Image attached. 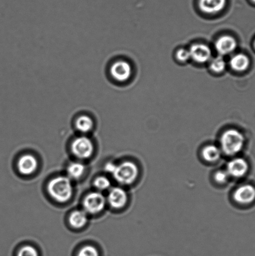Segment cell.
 <instances>
[{
  "label": "cell",
  "instance_id": "obj_13",
  "mask_svg": "<svg viewBox=\"0 0 255 256\" xmlns=\"http://www.w3.org/2000/svg\"><path fill=\"white\" fill-rule=\"evenodd\" d=\"M37 162L32 155H24L21 158L18 162V169L22 174H32L36 170Z\"/></svg>",
  "mask_w": 255,
  "mask_h": 256
},
{
  "label": "cell",
  "instance_id": "obj_6",
  "mask_svg": "<svg viewBox=\"0 0 255 256\" xmlns=\"http://www.w3.org/2000/svg\"><path fill=\"white\" fill-rule=\"evenodd\" d=\"M106 200L100 192H92L87 195L84 200L85 212L90 214H96L101 212L105 206Z\"/></svg>",
  "mask_w": 255,
  "mask_h": 256
},
{
  "label": "cell",
  "instance_id": "obj_7",
  "mask_svg": "<svg viewBox=\"0 0 255 256\" xmlns=\"http://www.w3.org/2000/svg\"><path fill=\"white\" fill-rule=\"evenodd\" d=\"M249 166L246 160L242 158H235L227 164L226 170L230 177L241 178L246 175Z\"/></svg>",
  "mask_w": 255,
  "mask_h": 256
},
{
  "label": "cell",
  "instance_id": "obj_4",
  "mask_svg": "<svg viewBox=\"0 0 255 256\" xmlns=\"http://www.w3.org/2000/svg\"><path fill=\"white\" fill-rule=\"evenodd\" d=\"M71 148L74 155L81 159H86L91 156L94 150L91 140L84 136L76 138L72 142Z\"/></svg>",
  "mask_w": 255,
  "mask_h": 256
},
{
  "label": "cell",
  "instance_id": "obj_23",
  "mask_svg": "<svg viewBox=\"0 0 255 256\" xmlns=\"http://www.w3.org/2000/svg\"><path fill=\"white\" fill-rule=\"evenodd\" d=\"M17 256H38V254L33 247L26 246L21 248Z\"/></svg>",
  "mask_w": 255,
  "mask_h": 256
},
{
  "label": "cell",
  "instance_id": "obj_18",
  "mask_svg": "<svg viewBox=\"0 0 255 256\" xmlns=\"http://www.w3.org/2000/svg\"><path fill=\"white\" fill-rule=\"evenodd\" d=\"M227 66L226 60L222 56H217L210 61L209 67L212 72L216 74H221L226 69Z\"/></svg>",
  "mask_w": 255,
  "mask_h": 256
},
{
  "label": "cell",
  "instance_id": "obj_9",
  "mask_svg": "<svg viewBox=\"0 0 255 256\" xmlns=\"http://www.w3.org/2000/svg\"><path fill=\"white\" fill-rule=\"evenodd\" d=\"M234 198L238 204H251L255 200V188L251 184L242 185L235 192Z\"/></svg>",
  "mask_w": 255,
  "mask_h": 256
},
{
  "label": "cell",
  "instance_id": "obj_2",
  "mask_svg": "<svg viewBox=\"0 0 255 256\" xmlns=\"http://www.w3.org/2000/svg\"><path fill=\"white\" fill-rule=\"evenodd\" d=\"M48 190L53 199L58 202H64L71 198L72 187L68 178L59 176L49 182Z\"/></svg>",
  "mask_w": 255,
  "mask_h": 256
},
{
  "label": "cell",
  "instance_id": "obj_21",
  "mask_svg": "<svg viewBox=\"0 0 255 256\" xmlns=\"http://www.w3.org/2000/svg\"><path fill=\"white\" fill-rule=\"evenodd\" d=\"M111 186V182L107 178L102 176L96 178L94 182V186L99 190H106Z\"/></svg>",
  "mask_w": 255,
  "mask_h": 256
},
{
  "label": "cell",
  "instance_id": "obj_5",
  "mask_svg": "<svg viewBox=\"0 0 255 256\" xmlns=\"http://www.w3.org/2000/svg\"><path fill=\"white\" fill-rule=\"evenodd\" d=\"M110 74L112 78L117 82H126L131 76L132 67L128 62L119 60L112 64L110 68Z\"/></svg>",
  "mask_w": 255,
  "mask_h": 256
},
{
  "label": "cell",
  "instance_id": "obj_8",
  "mask_svg": "<svg viewBox=\"0 0 255 256\" xmlns=\"http://www.w3.org/2000/svg\"><path fill=\"white\" fill-rule=\"evenodd\" d=\"M189 50L191 54V59L193 60L197 64H203L211 61L212 51L207 44H194Z\"/></svg>",
  "mask_w": 255,
  "mask_h": 256
},
{
  "label": "cell",
  "instance_id": "obj_14",
  "mask_svg": "<svg viewBox=\"0 0 255 256\" xmlns=\"http://www.w3.org/2000/svg\"><path fill=\"white\" fill-rule=\"evenodd\" d=\"M230 66L235 71L241 72L248 69L251 64L249 58L243 54H238L232 56L230 60Z\"/></svg>",
  "mask_w": 255,
  "mask_h": 256
},
{
  "label": "cell",
  "instance_id": "obj_22",
  "mask_svg": "<svg viewBox=\"0 0 255 256\" xmlns=\"http://www.w3.org/2000/svg\"><path fill=\"white\" fill-rule=\"evenodd\" d=\"M78 256H99V253L96 248L91 246H87L82 248Z\"/></svg>",
  "mask_w": 255,
  "mask_h": 256
},
{
  "label": "cell",
  "instance_id": "obj_25",
  "mask_svg": "<svg viewBox=\"0 0 255 256\" xmlns=\"http://www.w3.org/2000/svg\"><path fill=\"white\" fill-rule=\"evenodd\" d=\"M116 166L117 165L113 164V163L108 162L105 166V170H106V172L113 174L115 170H116Z\"/></svg>",
  "mask_w": 255,
  "mask_h": 256
},
{
  "label": "cell",
  "instance_id": "obj_10",
  "mask_svg": "<svg viewBox=\"0 0 255 256\" xmlns=\"http://www.w3.org/2000/svg\"><path fill=\"white\" fill-rule=\"evenodd\" d=\"M215 46L217 52L221 56H227L236 50L237 42L233 36L224 35L217 39Z\"/></svg>",
  "mask_w": 255,
  "mask_h": 256
},
{
  "label": "cell",
  "instance_id": "obj_19",
  "mask_svg": "<svg viewBox=\"0 0 255 256\" xmlns=\"http://www.w3.org/2000/svg\"><path fill=\"white\" fill-rule=\"evenodd\" d=\"M84 166L81 163L74 162L69 166L67 173L72 179H78L84 172Z\"/></svg>",
  "mask_w": 255,
  "mask_h": 256
},
{
  "label": "cell",
  "instance_id": "obj_26",
  "mask_svg": "<svg viewBox=\"0 0 255 256\" xmlns=\"http://www.w3.org/2000/svg\"><path fill=\"white\" fill-rule=\"evenodd\" d=\"M252 2H255V0H252Z\"/></svg>",
  "mask_w": 255,
  "mask_h": 256
},
{
  "label": "cell",
  "instance_id": "obj_15",
  "mask_svg": "<svg viewBox=\"0 0 255 256\" xmlns=\"http://www.w3.org/2000/svg\"><path fill=\"white\" fill-rule=\"evenodd\" d=\"M222 152L221 148L215 144H209L202 150V156L206 162H215L221 158Z\"/></svg>",
  "mask_w": 255,
  "mask_h": 256
},
{
  "label": "cell",
  "instance_id": "obj_16",
  "mask_svg": "<svg viewBox=\"0 0 255 256\" xmlns=\"http://www.w3.org/2000/svg\"><path fill=\"white\" fill-rule=\"evenodd\" d=\"M87 216L84 210H76L70 216L69 222L72 227L80 228L86 224Z\"/></svg>",
  "mask_w": 255,
  "mask_h": 256
},
{
  "label": "cell",
  "instance_id": "obj_11",
  "mask_svg": "<svg viewBox=\"0 0 255 256\" xmlns=\"http://www.w3.org/2000/svg\"><path fill=\"white\" fill-rule=\"evenodd\" d=\"M227 0H199V8L204 14H215L226 7Z\"/></svg>",
  "mask_w": 255,
  "mask_h": 256
},
{
  "label": "cell",
  "instance_id": "obj_27",
  "mask_svg": "<svg viewBox=\"0 0 255 256\" xmlns=\"http://www.w3.org/2000/svg\"></svg>",
  "mask_w": 255,
  "mask_h": 256
},
{
  "label": "cell",
  "instance_id": "obj_17",
  "mask_svg": "<svg viewBox=\"0 0 255 256\" xmlns=\"http://www.w3.org/2000/svg\"><path fill=\"white\" fill-rule=\"evenodd\" d=\"M94 122L91 117L87 115H81L77 118L76 121L77 130L82 132H87L92 129Z\"/></svg>",
  "mask_w": 255,
  "mask_h": 256
},
{
  "label": "cell",
  "instance_id": "obj_3",
  "mask_svg": "<svg viewBox=\"0 0 255 256\" xmlns=\"http://www.w3.org/2000/svg\"><path fill=\"white\" fill-rule=\"evenodd\" d=\"M139 172V168L134 162H126L117 166L113 176L120 184L129 185L136 180Z\"/></svg>",
  "mask_w": 255,
  "mask_h": 256
},
{
  "label": "cell",
  "instance_id": "obj_1",
  "mask_svg": "<svg viewBox=\"0 0 255 256\" xmlns=\"http://www.w3.org/2000/svg\"><path fill=\"white\" fill-rule=\"evenodd\" d=\"M245 142L246 139L241 132L236 129H229L222 134L220 148L225 154L233 156L243 150Z\"/></svg>",
  "mask_w": 255,
  "mask_h": 256
},
{
  "label": "cell",
  "instance_id": "obj_20",
  "mask_svg": "<svg viewBox=\"0 0 255 256\" xmlns=\"http://www.w3.org/2000/svg\"><path fill=\"white\" fill-rule=\"evenodd\" d=\"M230 176L226 170H220L215 173L214 179L220 184H226L229 182Z\"/></svg>",
  "mask_w": 255,
  "mask_h": 256
},
{
  "label": "cell",
  "instance_id": "obj_12",
  "mask_svg": "<svg viewBox=\"0 0 255 256\" xmlns=\"http://www.w3.org/2000/svg\"><path fill=\"white\" fill-rule=\"evenodd\" d=\"M109 204L115 209H121L126 204L127 194L121 188H113L109 192L108 196Z\"/></svg>",
  "mask_w": 255,
  "mask_h": 256
},
{
  "label": "cell",
  "instance_id": "obj_24",
  "mask_svg": "<svg viewBox=\"0 0 255 256\" xmlns=\"http://www.w3.org/2000/svg\"><path fill=\"white\" fill-rule=\"evenodd\" d=\"M176 58L179 61L186 62L191 59V54L189 50L184 48L179 49L176 52Z\"/></svg>",
  "mask_w": 255,
  "mask_h": 256
}]
</instances>
